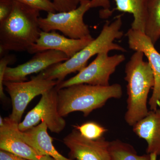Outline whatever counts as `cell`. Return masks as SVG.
Instances as JSON below:
<instances>
[{"label": "cell", "instance_id": "1", "mask_svg": "<svg viewBox=\"0 0 160 160\" xmlns=\"http://www.w3.org/2000/svg\"><path fill=\"white\" fill-rule=\"evenodd\" d=\"M122 16V14L119 15L111 23L106 22L98 37L88 46L67 61L55 64L41 72L37 76L45 79L62 82L68 74L82 70L87 66L88 61L95 55L112 50L126 52L125 48L114 42L115 40L119 39L123 36L121 30Z\"/></svg>", "mask_w": 160, "mask_h": 160}, {"label": "cell", "instance_id": "2", "mask_svg": "<svg viewBox=\"0 0 160 160\" xmlns=\"http://www.w3.org/2000/svg\"><path fill=\"white\" fill-rule=\"evenodd\" d=\"M40 11L13 1L8 18L0 23V54L12 51H28L39 38Z\"/></svg>", "mask_w": 160, "mask_h": 160}, {"label": "cell", "instance_id": "3", "mask_svg": "<svg viewBox=\"0 0 160 160\" xmlns=\"http://www.w3.org/2000/svg\"><path fill=\"white\" fill-rule=\"evenodd\" d=\"M144 53L136 51L126 63L125 68L127 82V110L125 119L132 126L146 116L148 95L154 86V78L149 62L143 60Z\"/></svg>", "mask_w": 160, "mask_h": 160}, {"label": "cell", "instance_id": "4", "mask_svg": "<svg viewBox=\"0 0 160 160\" xmlns=\"http://www.w3.org/2000/svg\"><path fill=\"white\" fill-rule=\"evenodd\" d=\"M58 90V110L62 117L74 112H81L88 116L108 100L120 98L122 95L119 84L106 86L77 84Z\"/></svg>", "mask_w": 160, "mask_h": 160}, {"label": "cell", "instance_id": "5", "mask_svg": "<svg viewBox=\"0 0 160 160\" xmlns=\"http://www.w3.org/2000/svg\"><path fill=\"white\" fill-rule=\"evenodd\" d=\"M91 0H80L76 9L67 12H48L46 17L39 18V26L44 32L58 30L65 36L81 39L92 37L89 27L84 21V16L90 9Z\"/></svg>", "mask_w": 160, "mask_h": 160}, {"label": "cell", "instance_id": "6", "mask_svg": "<svg viewBox=\"0 0 160 160\" xmlns=\"http://www.w3.org/2000/svg\"><path fill=\"white\" fill-rule=\"evenodd\" d=\"M108 53V52H103L97 55L95 59L76 75L60 82L56 86L57 89H62L81 84L102 86L110 85V76L126 58L123 54L109 56Z\"/></svg>", "mask_w": 160, "mask_h": 160}, {"label": "cell", "instance_id": "7", "mask_svg": "<svg viewBox=\"0 0 160 160\" xmlns=\"http://www.w3.org/2000/svg\"><path fill=\"white\" fill-rule=\"evenodd\" d=\"M60 82L33 77L27 82H4L6 90L10 95L12 111L9 117L14 122H21L23 114L29 102L36 97L53 89Z\"/></svg>", "mask_w": 160, "mask_h": 160}, {"label": "cell", "instance_id": "8", "mask_svg": "<svg viewBox=\"0 0 160 160\" xmlns=\"http://www.w3.org/2000/svg\"><path fill=\"white\" fill-rule=\"evenodd\" d=\"M58 89H53L42 95L39 102L19 124L20 131H25L37 126L40 121L46 123L52 132L59 133L66 126V122L58 110Z\"/></svg>", "mask_w": 160, "mask_h": 160}, {"label": "cell", "instance_id": "9", "mask_svg": "<svg viewBox=\"0 0 160 160\" xmlns=\"http://www.w3.org/2000/svg\"><path fill=\"white\" fill-rule=\"evenodd\" d=\"M130 49L143 52L151 66L154 78V86L149 105L151 110L160 106V53L145 32L130 28L126 33Z\"/></svg>", "mask_w": 160, "mask_h": 160}, {"label": "cell", "instance_id": "10", "mask_svg": "<svg viewBox=\"0 0 160 160\" xmlns=\"http://www.w3.org/2000/svg\"><path fill=\"white\" fill-rule=\"evenodd\" d=\"M70 150V155L76 160H111L109 142L104 138L91 140L83 137L73 129L63 140Z\"/></svg>", "mask_w": 160, "mask_h": 160}, {"label": "cell", "instance_id": "11", "mask_svg": "<svg viewBox=\"0 0 160 160\" xmlns=\"http://www.w3.org/2000/svg\"><path fill=\"white\" fill-rule=\"evenodd\" d=\"M65 53L57 50H49L35 54L31 59L15 67H7L4 82H24L27 77L45 70L52 65L69 59Z\"/></svg>", "mask_w": 160, "mask_h": 160}, {"label": "cell", "instance_id": "12", "mask_svg": "<svg viewBox=\"0 0 160 160\" xmlns=\"http://www.w3.org/2000/svg\"><path fill=\"white\" fill-rule=\"evenodd\" d=\"M93 39L92 37L73 39L55 31L47 32L42 30L39 38L27 52L30 54H36L46 50H57L65 53L70 58L88 46Z\"/></svg>", "mask_w": 160, "mask_h": 160}, {"label": "cell", "instance_id": "13", "mask_svg": "<svg viewBox=\"0 0 160 160\" xmlns=\"http://www.w3.org/2000/svg\"><path fill=\"white\" fill-rule=\"evenodd\" d=\"M19 123L9 117L0 118V149L32 160L39 155L20 135Z\"/></svg>", "mask_w": 160, "mask_h": 160}, {"label": "cell", "instance_id": "14", "mask_svg": "<svg viewBox=\"0 0 160 160\" xmlns=\"http://www.w3.org/2000/svg\"><path fill=\"white\" fill-rule=\"evenodd\" d=\"M132 127L133 132L146 140L147 154L151 160L160 155V109L149 111L148 114Z\"/></svg>", "mask_w": 160, "mask_h": 160}, {"label": "cell", "instance_id": "15", "mask_svg": "<svg viewBox=\"0 0 160 160\" xmlns=\"http://www.w3.org/2000/svg\"><path fill=\"white\" fill-rule=\"evenodd\" d=\"M48 129L46 123L42 122L26 131H20V135L39 154L47 155L56 160H72L63 156L56 149L52 143V138L48 133Z\"/></svg>", "mask_w": 160, "mask_h": 160}, {"label": "cell", "instance_id": "16", "mask_svg": "<svg viewBox=\"0 0 160 160\" xmlns=\"http://www.w3.org/2000/svg\"><path fill=\"white\" fill-rule=\"evenodd\" d=\"M116 8L112 10L133 15L132 29L145 32L148 5L150 0H114Z\"/></svg>", "mask_w": 160, "mask_h": 160}, {"label": "cell", "instance_id": "17", "mask_svg": "<svg viewBox=\"0 0 160 160\" xmlns=\"http://www.w3.org/2000/svg\"><path fill=\"white\" fill-rule=\"evenodd\" d=\"M145 33L154 45L160 38V0H150Z\"/></svg>", "mask_w": 160, "mask_h": 160}, {"label": "cell", "instance_id": "18", "mask_svg": "<svg viewBox=\"0 0 160 160\" xmlns=\"http://www.w3.org/2000/svg\"><path fill=\"white\" fill-rule=\"evenodd\" d=\"M111 160H151L149 154L139 155L133 147L119 140L109 142Z\"/></svg>", "mask_w": 160, "mask_h": 160}, {"label": "cell", "instance_id": "19", "mask_svg": "<svg viewBox=\"0 0 160 160\" xmlns=\"http://www.w3.org/2000/svg\"><path fill=\"white\" fill-rule=\"evenodd\" d=\"M74 127L83 137L91 140H97L102 138L107 131L105 127L93 122H87L81 126L77 125Z\"/></svg>", "mask_w": 160, "mask_h": 160}, {"label": "cell", "instance_id": "20", "mask_svg": "<svg viewBox=\"0 0 160 160\" xmlns=\"http://www.w3.org/2000/svg\"><path fill=\"white\" fill-rule=\"evenodd\" d=\"M17 1L39 11L48 12H56L53 2L50 0H12Z\"/></svg>", "mask_w": 160, "mask_h": 160}, {"label": "cell", "instance_id": "21", "mask_svg": "<svg viewBox=\"0 0 160 160\" xmlns=\"http://www.w3.org/2000/svg\"><path fill=\"white\" fill-rule=\"evenodd\" d=\"M15 61V58L13 55H6L0 60V97L1 99L5 100L6 96L4 91V76L6 68L10 63Z\"/></svg>", "mask_w": 160, "mask_h": 160}, {"label": "cell", "instance_id": "22", "mask_svg": "<svg viewBox=\"0 0 160 160\" xmlns=\"http://www.w3.org/2000/svg\"><path fill=\"white\" fill-rule=\"evenodd\" d=\"M110 3L109 0H91L90 8L102 7V9L99 12L100 17L102 18L109 17L113 12L110 10Z\"/></svg>", "mask_w": 160, "mask_h": 160}, {"label": "cell", "instance_id": "23", "mask_svg": "<svg viewBox=\"0 0 160 160\" xmlns=\"http://www.w3.org/2000/svg\"><path fill=\"white\" fill-rule=\"evenodd\" d=\"M52 2L56 11L62 12L76 9L79 5L80 0H53Z\"/></svg>", "mask_w": 160, "mask_h": 160}, {"label": "cell", "instance_id": "24", "mask_svg": "<svg viewBox=\"0 0 160 160\" xmlns=\"http://www.w3.org/2000/svg\"><path fill=\"white\" fill-rule=\"evenodd\" d=\"M12 7V0H0V23L8 18L11 13Z\"/></svg>", "mask_w": 160, "mask_h": 160}, {"label": "cell", "instance_id": "25", "mask_svg": "<svg viewBox=\"0 0 160 160\" xmlns=\"http://www.w3.org/2000/svg\"><path fill=\"white\" fill-rule=\"evenodd\" d=\"M0 160H29L24 158L5 151L1 150L0 151Z\"/></svg>", "mask_w": 160, "mask_h": 160}, {"label": "cell", "instance_id": "26", "mask_svg": "<svg viewBox=\"0 0 160 160\" xmlns=\"http://www.w3.org/2000/svg\"><path fill=\"white\" fill-rule=\"evenodd\" d=\"M32 160H56L53 158L47 155H39Z\"/></svg>", "mask_w": 160, "mask_h": 160}, {"label": "cell", "instance_id": "27", "mask_svg": "<svg viewBox=\"0 0 160 160\" xmlns=\"http://www.w3.org/2000/svg\"><path fill=\"white\" fill-rule=\"evenodd\" d=\"M159 160H160V159H159Z\"/></svg>", "mask_w": 160, "mask_h": 160}]
</instances>
